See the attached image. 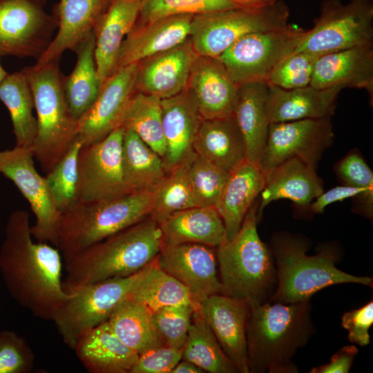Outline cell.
<instances>
[{"label": "cell", "mask_w": 373, "mask_h": 373, "mask_svg": "<svg viewBox=\"0 0 373 373\" xmlns=\"http://www.w3.org/2000/svg\"><path fill=\"white\" fill-rule=\"evenodd\" d=\"M289 17L283 0L262 7L198 14L193 17L189 38L198 56L218 57L243 36L284 27Z\"/></svg>", "instance_id": "ba28073f"}, {"label": "cell", "mask_w": 373, "mask_h": 373, "mask_svg": "<svg viewBox=\"0 0 373 373\" xmlns=\"http://www.w3.org/2000/svg\"><path fill=\"white\" fill-rule=\"evenodd\" d=\"M44 1H46V0H44Z\"/></svg>", "instance_id": "6f0895ef"}, {"label": "cell", "mask_w": 373, "mask_h": 373, "mask_svg": "<svg viewBox=\"0 0 373 373\" xmlns=\"http://www.w3.org/2000/svg\"><path fill=\"white\" fill-rule=\"evenodd\" d=\"M44 0H0V57L39 59L50 44L57 21Z\"/></svg>", "instance_id": "7c38bea8"}, {"label": "cell", "mask_w": 373, "mask_h": 373, "mask_svg": "<svg viewBox=\"0 0 373 373\" xmlns=\"http://www.w3.org/2000/svg\"><path fill=\"white\" fill-rule=\"evenodd\" d=\"M141 1L111 0L93 28L95 60L100 86L117 70L122 44L135 26Z\"/></svg>", "instance_id": "cb8c5ba5"}, {"label": "cell", "mask_w": 373, "mask_h": 373, "mask_svg": "<svg viewBox=\"0 0 373 373\" xmlns=\"http://www.w3.org/2000/svg\"><path fill=\"white\" fill-rule=\"evenodd\" d=\"M372 323V300L360 308L344 313L341 318L342 327L348 331L349 341L361 346H365L370 343L369 329Z\"/></svg>", "instance_id": "681fc988"}, {"label": "cell", "mask_w": 373, "mask_h": 373, "mask_svg": "<svg viewBox=\"0 0 373 373\" xmlns=\"http://www.w3.org/2000/svg\"><path fill=\"white\" fill-rule=\"evenodd\" d=\"M331 118L270 123L260 169L266 171L292 157L315 167L333 142Z\"/></svg>", "instance_id": "9a60e30c"}, {"label": "cell", "mask_w": 373, "mask_h": 373, "mask_svg": "<svg viewBox=\"0 0 373 373\" xmlns=\"http://www.w3.org/2000/svg\"><path fill=\"white\" fill-rule=\"evenodd\" d=\"M34 361V353L23 337L0 330V373H29Z\"/></svg>", "instance_id": "bcb514c9"}, {"label": "cell", "mask_w": 373, "mask_h": 373, "mask_svg": "<svg viewBox=\"0 0 373 373\" xmlns=\"http://www.w3.org/2000/svg\"><path fill=\"white\" fill-rule=\"evenodd\" d=\"M271 252L277 271V287L270 302L282 304L310 300L318 291L332 285L356 283L372 287L371 277L353 276L338 269L337 249L320 248L314 256L306 254V243L289 235L273 238Z\"/></svg>", "instance_id": "5b68a950"}, {"label": "cell", "mask_w": 373, "mask_h": 373, "mask_svg": "<svg viewBox=\"0 0 373 373\" xmlns=\"http://www.w3.org/2000/svg\"><path fill=\"white\" fill-rule=\"evenodd\" d=\"M77 62L62 85L70 111L79 120L94 103L100 88L95 60V35L90 32L74 48Z\"/></svg>", "instance_id": "836d02e7"}, {"label": "cell", "mask_w": 373, "mask_h": 373, "mask_svg": "<svg viewBox=\"0 0 373 373\" xmlns=\"http://www.w3.org/2000/svg\"><path fill=\"white\" fill-rule=\"evenodd\" d=\"M153 194L133 192L102 202L77 201L59 213L55 247L64 261L149 216Z\"/></svg>", "instance_id": "8992f818"}, {"label": "cell", "mask_w": 373, "mask_h": 373, "mask_svg": "<svg viewBox=\"0 0 373 373\" xmlns=\"http://www.w3.org/2000/svg\"><path fill=\"white\" fill-rule=\"evenodd\" d=\"M8 73L4 70L1 64V57H0V83L4 79V78L8 75Z\"/></svg>", "instance_id": "11a10c76"}, {"label": "cell", "mask_w": 373, "mask_h": 373, "mask_svg": "<svg viewBox=\"0 0 373 373\" xmlns=\"http://www.w3.org/2000/svg\"><path fill=\"white\" fill-rule=\"evenodd\" d=\"M335 171L344 185L363 189L373 200V173L359 153H349L336 164Z\"/></svg>", "instance_id": "7dc6e473"}, {"label": "cell", "mask_w": 373, "mask_h": 373, "mask_svg": "<svg viewBox=\"0 0 373 373\" xmlns=\"http://www.w3.org/2000/svg\"><path fill=\"white\" fill-rule=\"evenodd\" d=\"M352 197L358 198L360 212L368 218H372L373 200L366 196L363 189L347 185L336 186L326 192H323L315 198L316 200L310 204L309 208L313 213H321L329 204Z\"/></svg>", "instance_id": "f907efd6"}, {"label": "cell", "mask_w": 373, "mask_h": 373, "mask_svg": "<svg viewBox=\"0 0 373 373\" xmlns=\"http://www.w3.org/2000/svg\"><path fill=\"white\" fill-rule=\"evenodd\" d=\"M163 241L159 224L150 216L97 242L64 262V291L113 278L133 275L158 254Z\"/></svg>", "instance_id": "3957f363"}, {"label": "cell", "mask_w": 373, "mask_h": 373, "mask_svg": "<svg viewBox=\"0 0 373 373\" xmlns=\"http://www.w3.org/2000/svg\"><path fill=\"white\" fill-rule=\"evenodd\" d=\"M193 148L197 155L229 173L246 161L243 139L232 115L203 119Z\"/></svg>", "instance_id": "1f68e13d"}, {"label": "cell", "mask_w": 373, "mask_h": 373, "mask_svg": "<svg viewBox=\"0 0 373 373\" xmlns=\"http://www.w3.org/2000/svg\"><path fill=\"white\" fill-rule=\"evenodd\" d=\"M0 173L13 182L29 202L35 216V223L30 227L32 238L55 247L59 211L45 178L35 167L32 149L15 146L0 151Z\"/></svg>", "instance_id": "5bb4252c"}, {"label": "cell", "mask_w": 373, "mask_h": 373, "mask_svg": "<svg viewBox=\"0 0 373 373\" xmlns=\"http://www.w3.org/2000/svg\"><path fill=\"white\" fill-rule=\"evenodd\" d=\"M306 30L288 23L282 28L250 33L238 39L218 58L238 85L266 82L276 63L296 49Z\"/></svg>", "instance_id": "8fae6325"}, {"label": "cell", "mask_w": 373, "mask_h": 373, "mask_svg": "<svg viewBox=\"0 0 373 373\" xmlns=\"http://www.w3.org/2000/svg\"><path fill=\"white\" fill-rule=\"evenodd\" d=\"M62 265L55 247L33 242L28 211H14L0 248V273L10 296L34 316L52 321L72 296L63 289Z\"/></svg>", "instance_id": "6da1fadb"}, {"label": "cell", "mask_w": 373, "mask_h": 373, "mask_svg": "<svg viewBox=\"0 0 373 373\" xmlns=\"http://www.w3.org/2000/svg\"><path fill=\"white\" fill-rule=\"evenodd\" d=\"M139 63L117 68L100 86L94 103L77 121L82 146L97 142L120 127L123 113L137 92Z\"/></svg>", "instance_id": "2e32d148"}, {"label": "cell", "mask_w": 373, "mask_h": 373, "mask_svg": "<svg viewBox=\"0 0 373 373\" xmlns=\"http://www.w3.org/2000/svg\"><path fill=\"white\" fill-rule=\"evenodd\" d=\"M229 174L196 154L189 166V177L196 207H215Z\"/></svg>", "instance_id": "7bdbcfd3"}, {"label": "cell", "mask_w": 373, "mask_h": 373, "mask_svg": "<svg viewBox=\"0 0 373 373\" xmlns=\"http://www.w3.org/2000/svg\"><path fill=\"white\" fill-rule=\"evenodd\" d=\"M128 297L152 312L179 304L199 305L185 286L157 265L155 258L141 269Z\"/></svg>", "instance_id": "8d00e7d4"}, {"label": "cell", "mask_w": 373, "mask_h": 373, "mask_svg": "<svg viewBox=\"0 0 373 373\" xmlns=\"http://www.w3.org/2000/svg\"><path fill=\"white\" fill-rule=\"evenodd\" d=\"M182 360L195 364L205 372H239L223 352L209 324L200 312L198 306L193 314L187 337L182 349Z\"/></svg>", "instance_id": "74e56055"}, {"label": "cell", "mask_w": 373, "mask_h": 373, "mask_svg": "<svg viewBox=\"0 0 373 373\" xmlns=\"http://www.w3.org/2000/svg\"><path fill=\"white\" fill-rule=\"evenodd\" d=\"M205 372L195 364L182 360L174 367L171 373H204Z\"/></svg>", "instance_id": "f5cc1de1"}, {"label": "cell", "mask_w": 373, "mask_h": 373, "mask_svg": "<svg viewBox=\"0 0 373 373\" xmlns=\"http://www.w3.org/2000/svg\"><path fill=\"white\" fill-rule=\"evenodd\" d=\"M264 186L262 171L247 161L230 173L215 206L223 220L227 240L238 233Z\"/></svg>", "instance_id": "f546056e"}, {"label": "cell", "mask_w": 373, "mask_h": 373, "mask_svg": "<svg viewBox=\"0 0 373 373\" xmlns=\"http://www.w3.org/2000/svg\"><path fill=\"white\" fill-rule=\"evenodd\" d=\"M0 100L10 112L16 146L32 148L37 128L35 100L22 70L8 74L0 83Z\"/></svg>", "instance_id": "d590c367"}, {"label": "cell", "mask_w": 373, "mask_h": 373, "mask_svg": "<svg viewBox=\"0 0 373 373\" xmlns=\"http://www.w3.org/2000/svg\"><path fill=\"white\" fill-rule=\"evenodd\" d=\"M268 86L267 113L270 123L332 117L343 89H318L310 85L294 89L270 84Z\"/></svg>", "instance_id": "83f0119b"}, {"label": "cell", "mask_w": 373, "mask_h": 373, "mask_svg": "<svg viewBox=\"0 0 373 373\" xmlns=\"http://www.w3.org/2000/svg\"><path fill=\"white\" fill-rule=\"evenodd\" d=\"M372 41V0H323L313 27L294 51L321 56Z\"/></svg>", "instance_id": "9c48e42d"}, {"label": "cell", "mask_w": 373, "mask_h": 373, "mask_svg": "<svg viewBox=\"0 0 373 373\" xmlns=\"http://www.w3.org/2000/svg\"><path fill=\"white\" fill-rule=\"evenodd\" d=\"M214 249L196 243L171 244L163 240L155 261L160 269L185 286L199 304L209 296L224 294L217 275Z\"/></svg>", "instance_id": "e0dca14e"}, {"label": "cell", "mask_w": 373, "mask_h": 373, "mask_svg": "<svg viewBox=\"0 0 373 373\" xmlns=\"http://www.w3.org/2000/svg\"><path fill=\"white\" fill-rule=\"evenodd\" d=\"M315 332L310 300L251 307L246 330L249 373L298 372L293 358Z\"/></svg>", "instance_id": "7a4b0ae2"}, {"label": "cell", "mask_w": 373, "mask_h": 373, "mask_svg": "<svg viewBox=\"0 0 373 373\" xmlns=\"http://www.w3.org/2000/svg\"><path fill=\"white\" fill-rule=\"evenodd\" d=\"M165 152L162 157L166 173L195 157L193 144L203 121L189 90L162 99Z\"/></svg>", "instance_id": "d6986e66"}, {"label": "cell", "mask_w": 373, "mask_h": 373, "mask_svg": "<svg viewBox=\"0 0 373 373\" xmlns=\"http://www.w3.org/2000/svg\"><path fill=\"white\" fill-rule=\"evenodd\" d=\"M193 17L175 15L135 25L122 44L117 69L140 63L184 42L190 36Z\"/></svg>", "instance_id": "603a6c76"}, {"label": "cell", "mask_w": 373, "mask_h": 373, "mask_svg": "<svg viewBox=\"0 0 373 373\" xmlns=\"http://www.w3.org/2000/svg\"><path fill=\"white\" fill-rule=\"evenodd\" d=\"M121 165L124 182L131 193H153L167 174L162 157L130 129H124Z\"/></svg>", "instance_id": "d6a6232c"}, {"label": "cell", "mask_w": 373, "mask_h": 373, "mask_svg": "<svg viewBox=\"0 0 373 373\" xmlns=\"http://www.w3.org/2000/svg\"><path fill=\"white\" fill-rule=\"evenodd\" d=\"M59 59L21 70L32 90L37 112L34 158L46 174L66 154L77 137V120L68 106L59 70Z\"/></svg>", "instance_id": "52a82bcc"}, {"label": "cell", "mask_w": 373, "mask_h": 373, "mask_svg": "<svg viewBox=\"0 0 373 373\" xmlns=\"http://www.w3.org/2000/svg\"><path fill=\"white\" fill-rule=\"evenodd\" d=\"M82 146L77 137L66 154L44 177L55 206L64 211L77 201V157Z\"/></svg>", "instance_id": "b9f144b4"}, {"label": "cell", "mask_w": 373, "mask_h": 373, "mask_svg": "<svg viewBox=\"0 0 373 373\" xmlns=\"http://www.w3.org/2000/svg\"><path fill=\"white\" fill-rule=\"evenodd\" d=\"M198 55L190 38L182 44L139 63L137 91L160 99L187 88L193 64Z\"/></svg>", "instance_id": "7402d4cb"}, {"label": "cell", "mask_w": 373, "mask_h": 373, "mask_svg": "<svg viewBox=\"0 0 373 373\" xmlns=\"http://www.w3.org/2000/svg\"><path fill=\"white\" fill-rule=\"evenodd\" d=\"M163 240L171 244L196 243L218 247L226 229L215 207H193L173 213L159 224Z\"/></svg>", "instance_id": "4dcf8cb0"}, {"label": "cell", "mask_w": 373, "mask_h": 373, "mask_svg": "<svg viewBox=\"0 0 373 373\" xmlns=\"http://www.w3.org/2000/svg\"><path fill=\"white\" fill-rule=\"evenodd\" d=\"M254 203L233 238L216 247L224 294L245 300L250 308L270 302L278 284L274 256L258 233Z\"/></svg>", "instance_id": "277c9868"}, {"label": "cell", "mask_w": 373, "mask_h": 373, "mask_svg": "<svg viewBox=\"0 0 373 373\" xmlns=\"http://www.w3.org/2000/svg\"><path fill=\"white\" fill-rule=\"evenodd\" d=\"M356 346L345 345L336 352L330 361L323 365L312 368L310 373H347L358 353Z\"/></svg>", "instance_id": "816d5d0a"}, {"label": "cell", "mask_w": 373, "mask_h": 373, "mask_svg": "<svg viewBox=\"0 0 373 373\" xmlns=\"http://www.w3.org/2000/svg\"><path fill=\"white\" fill-rule=\"evenodd\" d=\"M107 322L117 337L138 355L164 345L152 310L129 297L115 309Z\"/></svg>", "instance_id": "e575fe53"}, {"label": "cell", "mask_w": 373, "mask_h": 373, "mask_svg": "<svg viewBox=\"0 0 373 373\" xmlns=\"http://www.w3.org/2000/svg\"><path fill=\"white\" fill-rule=\"evenodd\" d=\"M111 0H60L52 8L57 21V32L50 44L37 60L42 65L60 59L66 50H73L93 28Z\"/></svg>", "instance_id": "484cf974"}, {"label": "cell", "mask_w": 373, "mask_h": 373, "mask_svg": "<svg viewBox=\"0 0 373 373\" xmlns=\"http://www.w3.org/2000/svg\"><path fill=\"white\" fill-rule=\"evenodd\" d=\"M182 359V349L162 345L139 355L130 373H171Z\"/></svg>", "instance_id": "c3c4849f"}, {"label": "cell", "mask_w": 373, "mask_h": 373, "mask_svg": "<svg viewBox=\"0 0 373 373\" xmlns=\"http://www.w3.org/2000/svg\"><path fill=\"white\" fill-rule=\"evenodd\" d=\"M189 163L180 164L168 173L152 193L149 216L158 224L175 212L196 207L189 177Z\"/></svg>", "instance_id": "ab89813d"}, {"label": "cell", "mask_w": 373, "mask_h": 373, "mask_svg": "<svg viewBox=\"0 0 373 373\" xmlns=\"http://www.w3.org/2000/svg\"><path fill=\"white\" fill-rule=\"evenodd\" d=\"M268 89L265 81L240 84L231 115L243 139L246 161L258 167L270 124Z\"/></svg>", "instance_id": "4316f807"}, {"label": "cell", "mask_w": 373, "mask_h": 373, "mask_svg": "<svg viewBox=\"0 0 373 373\" xmlns=\"http://www.w3.org/2000/svg\"><path fill=\"white\" fill-rule=\"evenodd\" d=\"M124 129L119 127L103 140L82 146L77 157V201L93 203L130 193L122 172Z\"/></svg>", "instance_id": "4fadbf2b"}, {"label": "cell", "mask_w": 373, "mask_h": 373, "mask_svg": "<svg viewBox=\"0 0 373 373\" xmlns=\"http://www.w3.org/2000/svg\"><path fill=\"white\" fill-rule=\"evenodd\" d=\"M137 1H142V0H137Z\"/></svg>", "instance_id": "9f6ffc18"}, {"label": "cell", "mask_w": 373, "mask_h": 373, "mask_svg": "<svg viewBox=\"0 0 373 373\" xmlns=\"http://www.w3.org/2000/svg\"><path fill=\"white\" fill-rule=\"evenodd\" d=\"M245 7H262L276 3L278 0H238Z\"/></svg>", "instance_id": "db71d44e"}, {"label": "cell", "mask_w": 373, "mask_h": 373, "mask_svg": "<svg viewBox=\"0 0 373 373\" xmlns=\"http://www.w3.org/2000/svg\"><path fill=\"white\" fill-rule=\"evenodd\" d=\"M236 8L249 7H245L238 0H142L135 25H144L171 15H195Z\"/></svg>", "instance_id": "60d3db41"}, {"label": "cell", "mask_w": 373, "mask_h": 373, "mask_svg": "<svg viewBox=\"0 0 373 373\" xmlns=\"http://www.w3.org/2000/svg\"><path fill=\"white\" fill-rule=\"evenodd\" d=\"M73 350L90 373H130L139 357L117 337L107 321L83 334Z\"/></svg>", "instance_id": "f1b7e54d"}, {"label": "cell", "mask_w": 373, "mask_h": 373, "mask_svg": "<svg viewBox=\"0 0 373 373\" xmlns=\"http://www.w3.org/2000/svg\"><path fill=\"white\" fill-rule=\"evenodd\" d=\"M265 186L257 210V220L271 202L289 199L300 207H306L323 192L321 178L315 167L292 157L262 171Z\"/></svg>", "instance_id": "d4e9b609"}, {"label": "cell", "mask_w": 373, "mask_h": 373, "mask_svg": "<svg viewBox=\"0 0 373 373\" xmlns=\"http://www.w3.org/2000/svg\"><path fill=\"white\" fill-rule=\"evenodd\" d=\"M238 86L219 58L198 56L187 90L202 119H215L232 115Z\"/></svg>", "instance_id": "ffe728a7"}, {"label": "cell", "mask_w": 373, "mask_h": 373, "mask_svg": "<svg viewBox=\"0 0 373 373\" xmlns=\"http://www.w3.org/2000/svg\"><path fill=\"white\" fill-rule=\"evenodd\" d=\"M318 57L305 51H294L276 63L266 82L283 89L309 86Z\"/></svg>", "instance_id": "ee69618b"}, {"label": "cell", "mask_w": 373, "mask_h": 373, "mask_svg": "<svg viewBox=\"0 0 373 373\" xmlns=\"http://www.w3.org/2000/svg\"><path fill=\"white\" fill-rule=\"evenodd\" d=\"M140 271L128 277L88 284L72 292L52 320L69 348L73 350L83 334L108 320L115 309L128 297Z\"/></svg>", "instance_id": "30bf717a"}, {"label": "cell", "mask_w": 373, "mask_h": 373, "mask_svg": "<svg viewBox=\"0 0 373 373\" xmlns=\"http://www.w3.org/2000/svg\"><path fill=\"white\" fill-rule=\"evenodd\" d=\"M198 309L239 372L249 373L246 335L249 305L245 300L218 294L200 302Z\"/></svg>", "instance_id": "ac0fdd59"}, {"label": "cell", "mask_w": 373, "mask_h": 373, "mask_svg": "<svg viewBox=\"0 0 373 373\" xmlns=\"http://www.w3.org/2000/svg\"><path fill=\"white\" fill-rule=\"evenodd\" d=\"M162 99L136 92L131 98L122 117L120 127L130 129L161 157L165 152L162 126Z\"/></svg>", "instance_id": "f35d334b"}, {"label": "cell", "mask_w": 373, "mask_h": 373, "mask_svg": "<svg viewBox=\"0 0 373 373\" xmlns=\"http://www.w3.org/2000/svg\"><path fill=\"white\" fill-rule=\"evenodd\" d=\"M310 86L365 89L373 102V43L332 52L318 57Z\"/></svg>", "instance_id": "44dd1931"}, {"label": "cell", "mask_w": 373, "mask_h": 373, "mask_svg": "<svg viewBox=\"0 0 373 373\" xmlns=\"http://www.w3.org/2000/svg\"><path fill=\"white\" fill-rule=\"evenodd\" d=\"M198 305L193 303L179 304L153 312L156 329L164 345L182 349L193 314Z\"/></svg>", "instance_id": "f6af8a7d"}]
</instances>
